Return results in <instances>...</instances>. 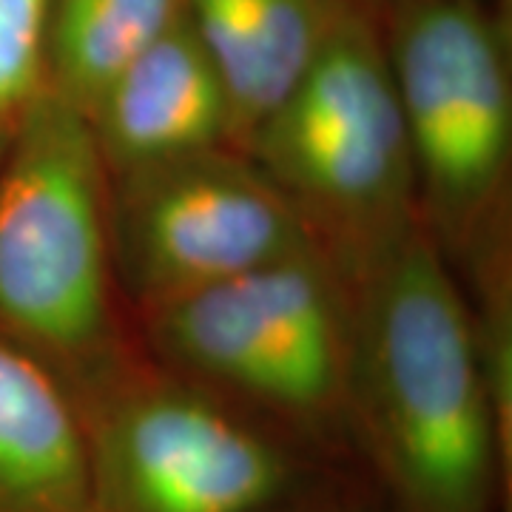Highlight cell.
<instances>
[{
    "instance_id": "13",
    "label": "cell",
    "mask_w": 512,
    "mask_h": 512,
    "mask_svg": "<svg viewBox=\"0 0 512 512\" xmlns=\"http://www.w3.org/2000/svg\"><path fill=\"white\" fill-rule=\"evenodd\" d=\"M262 512H390V507L359 467H330Z\"/></svg>"
},
{
    "instance_id": "5",
    "label": "cell",
    "mask_w": 512,
    "mask_h": 512,
    "mask_svg": "<svg viewBox=\"0 0 512 512\" xmlns=\"http://www.w3.org/2000/svg\"><path fill=\"white\" fill-rule=\"evenodd\" d=\"M419 220L450 268L512 225L510 3L382 0Z\"/></svg>"
},
{
    "instance_id": "6",
    "label": "cell",
    "mask_w": 512,
    "mask_h": 512,
    "mask_svg": "<svg viewBox=\"0 0 512 512\" xmlns=\"http://www.w3.org/2000/svg\"><path fill=\"white\" fill-rule=\"evenodd\" d=\"M239 151L353 274L419 220L402 106L376 15L350 9Z\"/></svg>"
},
{
    "instance_id": "1",
    "label": "cell",
    "mask_w": 512,
    "mask_h": 512,
    "mask_svg": "<svg viewBox=\"0 0 512 512\" xmlns=\"http://www.w3.org/2000/svg\"><path fill=\"white\" fill-rule=\"evenodd\" d=\"M350 444L390 512H510L467 296L416 222L350 274Z\"/></svg>"
},
{
    "instance_id": "4",
    "label": "cell",
    "mask_w": 512,
    "mask_h": 512,
    "mask_svg": "<svg viewBox=\"0 0 512 512\" xmlns=\"http://www.w3.org/2000/svg\"><path fill=\"white\" fill-rule=\"evenodd\" d=\"M83 512H262L330 467L214 390L137 353L69 393Z\"/></svg>"
},
{
    "instance_id": "12",
    "label": "cell",
    "mask_w": 512,
    "mask_h": 512,
    "mask_svg": "<svg viewBox=\"0 0 512 512\" xmlns=\"http://www.w3.org/2000/svg\"><path fill=\"white\" fill-rule=\"evenodd\" d=\"M49 0H0V117L15 128L43 89V29Z\"/></svg>"
},
{
    "instance_id": "3",
    "label": "cell",
    "mask_w": 512,
    "mask_h": 512,
    "mask_svg": "<svg viewBox=\"0 0 512 512\" xmlns=\"http://www.w3.org/2000/svg\"><path fill=\"white\" fill-rule=\"evenodd\" d=\"M168 370L214 390L330 464H353V285L311 248L134 322Z\"/></svg>"
},
{
    "instance_id": "2",
    "label": "cell",
    "mask_w": 512,
    "mask_h": 512,
    "mask_svg": "<svg viewBox=\"0 0 512 512\" xmlns=\"http://www.w3.org/2000/svg\"><path fill=\"white\" fill-rule=\"evenodd\" d=\"M0 339L66 393L143 353L114 276L106 168L86 117L49 89L0 157Z\"/></svg>"
},
{
    "instance_id": "16",
    "label": "cell",
    "mask_w": 512,
    "mask_h": 512,
    "mask_svg": "<svg viewBox=\"0 0 512 512\" xmlns=\"http://www.w3.org/2000/svg\"><path fill=\"white\" fill-rule=\"evenodd\" d=\"M501 3H510V0H501Z\"/></svg>"
},
{
    "instance_id": "8",
    "label": "cell",
    "mask_w": 512,
    "mask_h": 512,
    "mask_svg": "<svg viewBox=\"0 0 512 512\" xmlns=\"http://www.w3.org/2000/svg\"><path fill=\"white\" fill-rule=\"evenodd\" d=\"M83 117L106 177L208 148H237L228 89L185 12Z\"/></svg>"
},
{
    "instance_id": "14",
    "label": "cell",
    "mask_w": 512,
    "mask_h": 512,
    "mask_svg": "<svg viewBox=\"0 0 512 512\" xmlns=\"http://www.w3.org/2000/svg\"><path fill=\"white\" fill-rule=\"evenodd\" d=\"M9 137H12V128L6 126V123H3V117H0V157H3V151H6Z\"/></svg>"
},
{
    "instance_id": "10",
    "label": "cell",
    "mask_w": 512,
    "mask_h": 512,
    "mask_svg": "<svg viewBox=\"0 0 512 512\" xmlns=\"http://www.w3.org/2000/svg\"><path fill=\"white\" fill-rule=\"evenodd\" d=\"M74 404L52 370L0 339V512H83Z\"/></svg>"
},
{
    "instance_id": "11",
    "label": "cell",
    "mask_w": 512,
    "mask_h": 512,
    "mask_svg": "<svg viewBox=\"0 0 512 512\" xmlns=\"http://www.w3.org/2000/svg\"><path fill=\"white\" fill-rule=\"evenodd\" d=\"M183 12L185 0H49L43 89L86 114L111 80Z\"/></svg>"
},
{
    "instance_id": "15",
    "label": "cell",
    "mask_w": 512,
    "mask_h": 512,
    "mask_svg": "<svg viewBox=\"0 0 512 512\" xmlns=\"http://www.w3.org/2000/svg\"><path fill=\"white\" fill-rule=\"evenodd\" d=\"M350 3H356L359 9H367V12H373V15H376V9H379V3H382V0H350Z\"/></svg>"
},
{
    "instance_id": "9",
    "label": "cell",
    "mask_w": 512,
    "mask_h": 512,
    "mask_svg": "<svg viewBox=\"0 0 512 512\" xmlns=\"http://www.w3.org/2000/svg\"><path fill=\"white\" fill-rule=\"evenodd\" d=\"M350 0H185L234 106L237 148L288 97Z\"/></svg>"
},
{
    "instance_id": "7",
    "label": "cell",
    "mask_w": 512,
    "mask_h": 512,
    "mask_svg": "<svg viewBox=\"0 0 512 512\" xmlns=\"http://www.w3.org/2000/svg\"><path fill=\"white\" fill-rule=\"evenodd\" d=\"M109 237L117 288L134 322L319 248L288 197L234 146L109 177Z\"/></svg>"
}]
</instances>
